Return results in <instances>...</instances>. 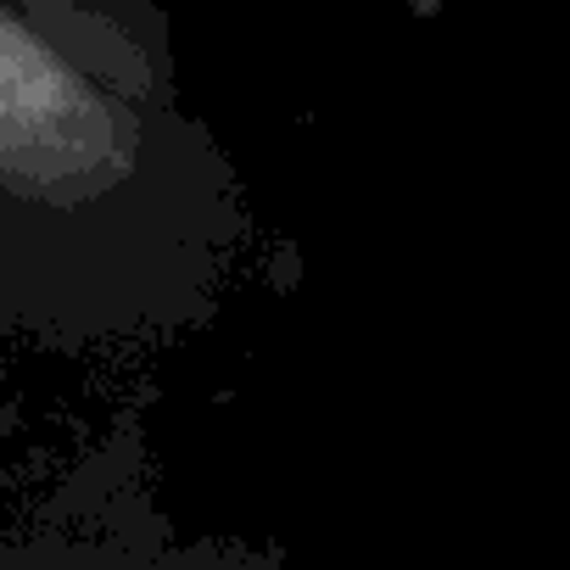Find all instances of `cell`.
<instances>
[{
	"instance_id": "obj_1",
	"label": "cell",
	"mask_w": 570,
	"mask_h": 570,
	"mask_svg": "<svg viewBox=\"0 0 570 570\" xmlns=\"http://www.w3.org/2000/svg\"><path fill=\"white\" fill-rule=\"evenodd\" d=\"M257 213L213 124L0 0V342L51 358L213 331Z\"/></svg>"
},
{
	"instance_id": "obj_2",
	"label": "cell",
	"mask_w": 570,
	"mask_h": 570,
	"mask_svg": "<svg viewBox=\"0 0 570 570\" xmlns=\"http://www.w3.org/2000/svg\"><path fill=\"white\" fill-rule=\"evenodd\" d=\"M18 7L57 29L101 73L151 96H179L174 23L157 0H18Z\"/></svg>"
}]
</instances>
